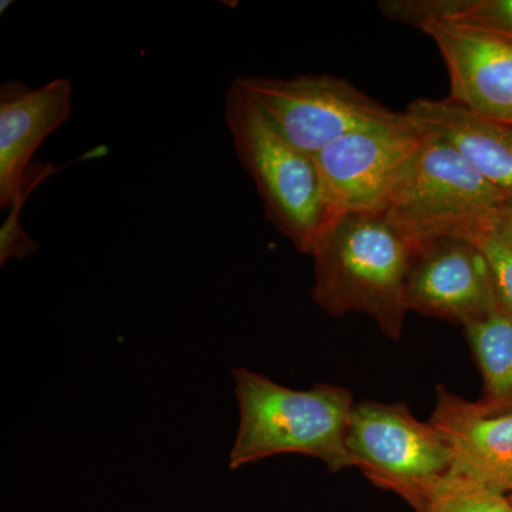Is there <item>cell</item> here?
Here are the masks:
<instances>
[{"label": "cell", "mask_w": 512, "mask_h": 512, "mask_svg": "<svg viewBox=\"0 0 512 512\" xmlns=\"http://www.w3.org/2000/svg\"><path fill=\"white\" fill-rule=\"evenodd\" d=\"M419 247L386 214L330 221L312 252V299L330 316L363 313L389 339L402 336L404 286Z\"/></svg>", "instance_id": "obj_1"}, {"label": "cell", "mask_w": 512, "mask_h": 512, "mask_svg": "<svg viewBox=\"0 0 512 512\" xmlns=\"http://www.w3.org/2000/svg\"><path fill=\"white\" fill-rule=\"evenodd\" d=\"M239 427L229 468L281 454L318 458L330 473L353 467L346 433L355 400L349 389L318 383L295 390L245 367L232 370Z\"/></svg>", "instance_id": "obj_2"}, {"label": "cell", "mask_w": 512, "mask_h": 512, "mask_svg": "<svg viewBox=\"0 0 512 512\" xmlns=\"http://www.w3.org/2000/svg\"><path fill=\"white\" fill-rule=\"evenodd\" d=\"M224 117L266 218L299 252L312 255L328 225L315 157L292 146L235 80L225 99Z\"/></svg>", "instance_id": "obj_3"}, {"label": "cell", "mask_w": 512, "mask_h": 512, "mask_svg": "<svg viewBox=\"0 0 512 512\" xmlns=\"http://www.w3.org/2000/svg\"><path fill=\"white\" fill-rule=\"evenodd\" d=\"M510 204L456 150L426 134L383 214L420 249L434 239H467Z\"/></svg>", "instance_id": "obj_4"}, {"label": "cell", "mask_w": 512, "mask_h": 512, "mask_svg": "<svg viewBox=\"0 0 512 512\" xmlns=\"http://www.w3.org/2000/svg\"><path fill=\"white\" fill-rule=\"evenodd\" d=\"M353 467L416 512L454 474V456L433 424L417 420L403 403H355L346 433Z\"/></svg>", "instance_id": "obj_5"}, {"label": "cell", "mask_w": 512, "mask_h": 512, "mask_svg": "<svg viewBox=\"0 0 512 512\" xmlns=\"http://www.w3.org/2000/svg\"><path fill=\"white\" fill-rule=\"evenodd\" d=\"M235 82L292 146L312 157L352 131L406 119L330 74L238 77Z\"/></svg>", "instance_id": "obj_6"}, {"label": "cell", "mask_w": 512, "mask_h": 512, "mask_svg": "<svg viewBox=\"0 0 512 512\" xmlns=\"http://www.w3.org/2000/svg\"><path fill=\"white\" fill-rule=\"evenodd\" d=\"M424 137L406 116L400 123L352 131L323 148L315 160L328 225L346 214H382Z\"/></svg>", "instance_id": "obj_7"}, {"label": "cell", "mask_w": 512, "mask_h": 512, "mask_svg": "<svg viewBox=\"0 0 512 512\" xmlns=\"http://www.w3.org/2000/svg\"><path fill=\"white\" fill-rule=\"evenodd\" d=\"M407 312L466 328L498 305L483 252L464 238H439L414 256L404 286Z\"/></svg>", "instance_id": "obj_8"}, {"label": "cell", "mask_w": 512, "mask_h": 512, "mask_svg": "<svg viewBox=\"0 0 512 512\" xmlns=\"http://www.w3.org/2000/svg\"><path fill=\"white\" fill-rule=\"evenodd\" d=\"M450 77L454 103L485 119L512 126V40L458 22L424 23Z\"/></svg>", "instance_id": "obj_9"}, {"label": "cell", "mask_w": 512, "mask_h": 512, "mask_svg": "<svg viewBox=\"0 0 512 512\" xmlns=\"http://www.w3.org/2000/svg\"><path fill=\"white\" fill-rule=\"evenodd\" d=\"M73 113V84L66 77L33 87L19 80L0 87V207L9 210L32 158Z\"/></svg>", "instance_id": "obj_10"}, {"label": "cell", "mask_w": 512, "mask_h": 512, "mask_svg": "<svg viewBox=\"0 0 512 512\" xmlns=\"http://www.w3.org/2000/svg\"><path fill=\"white\" fill-rule=\"evenodd\" d=\"M430 423L454 456V474L491 490L512 491V413L485 414L476 402L439 384Z\"/></svg>", "instance_id": "obj_11"}, {"label": "cell", "mask_w": 512, "mask_h": 512, "mask_svg": "<svg viewBox=\"0 0 512 512\" xmlns=\"http://www.w3.org/2000/svg\"><path fill=\"white\" fill-rule=\"evenodd\" d=\"M406 116L414 126L456 150L512 204V126L485 119L453 100L416 99Z\"/></svg>", "instance_id": "obj_12"}, {"label": "cell", "mask_w": 512, "mask_h": 512, "mask_svg": "<svg viewBox=\"0 0 512 512\" xmlns=\"http://www.w3.org/2000/svg\"><path fill=\"white\" fill-rule=\"evenodd\" d=\"M464 332L483 376L476 406L485 414L512 413V316L498 303Z\"/></svg>", "instance_id": "obj_13"}, {"label": "cell", "mask_w": 512, "mask_h": 512, "mask_svg": "<svg viewBox=\"0 0 512 512\" xmlns=\"http://www.w3.org/2000/svg\"><path fill=\"white\" fill-rule=\"evenodd\" d=\"M387 19L420 29L424 23L458 22L512 40V0H383Z\"/></svg>", "instance_id": "obj_14"}, {"label": "cell", "mask_w": 512, "mask_h": 512, "mask_svg": "<svg viewBox=\"0 0 512 512\" xmlns=\"http://www.w3.org/2000/svg\"><path fill=\"white\" fill-rule=\"evenodd\" d=\"M421 512H512L510 497L470 478L448 477Z\"/></svg>", "instance_id": "obj_15"}, {"label": "cell", "mask_w": 512, "mask_h": 512, "mask_svg": "<svg viewBox=\"0 0 512 512\" xmlns=\"http://www.w3.org/2000/svg\"><path fill=\"white\" fill-rule=\"evenodd\" d=\"M57 170L59 168L53 164H32V167L29 168L22 187H20L12 207L9 208V217L0 228V265H5L10 259H23L39 251V242L29 237L28 232L20 225V211L37 185Z\"/></svg>", "instance_id": "obj_16"}, {"label": "cell", "mask_w": 512, "mask_h": 512, "mask_svg": "<svg viewBox=\"0 0 512 512\" xmlns=\"http://www.w3.org/2000/svg\"><path fill=\"white\" fill-rule=\"evenodd\" d=\"M467 239L474 242L483 252L490 268L497 301L501 308L512 316V248L488 228L474 232Z\"/></svg>", "instance_id": "obj_17"}, {"label": "cell", "mask_w": 512, "mask_h": 512, "mask_svg": "<svg viewBox=\"0 0 512 512\" xmlns=\"http://www.w3.org/2000/svg\"><path fill=\"white\" fill-rule=\"evenodd\" d=\"M487 228L494 231L498 237L504 239L512 248V204L498 211L497 214L491 218Z\"/></svg>", "instance_id": "obj_18"}, {"label": "cell", "mask_w": 512, "mask_h": 512, "mask_svg": "<svg viewBox=\"0 0 512 512\" xmlns=\"http://www.w3.org/2000/svg\"><path fill=\"white\" fill-rule=\"evenodd\" d=\"M508 497H510L511 503H512V491L510 494H508Z\"/></svg>", "instance_id": "obj_19"}]
</instances>
